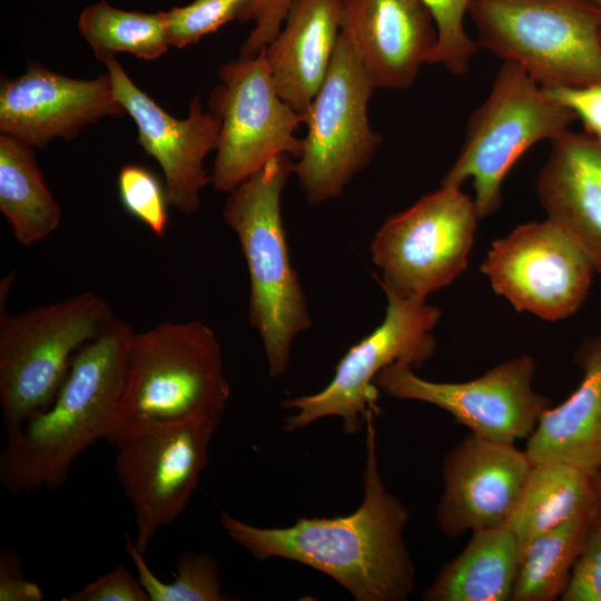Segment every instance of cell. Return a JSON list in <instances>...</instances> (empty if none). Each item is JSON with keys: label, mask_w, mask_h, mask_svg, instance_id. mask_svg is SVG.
<instances>
[{"label": "cell", "mask_w": 601, "mask_h": 601, "mask_svg": "<svg viewBox=\"0 0 601 601\" xmlns=\"http://www.w3.org/2000/svg\"><path fill=\"white\" fill-rule=\"evenodd\" d=\"M229 397L214 331L200 321L162 322L131 337L117 433L131 424L196 416L219 424Z\"/></svg>", "instance_id": "obj_4"}, {"label": "cell", "mask_w": 601, "mask_h": 601, "mask_svg": "<svg viewBox=\"0 0 601 601\" xmlns=\"http://www.w3.org/2000/svg\"><path fill=\"white\" fill-rule=\"evenodd\" d=\"M479 219L473 198L447 184L388 217L371 243L383 290L426 299L452 284L467 266Z\"/></svg>", "instance_id": "obj_9"}, {"label": "cell", "mask_w": 601, "mask_h": 601, "mask_svg": "<svg viewBox=\"0 0 601 601\" xmlns=\"http://www.w3.org/2000/svg\"><path fill=\"white\" fill-rule=\"evenodd\" d=\"M375 88L339 33L329 69L306 112L307 135L295 174L309 205L339 197L373 159L382 137L368 122Z\"/></svg>", "instance_id": "obj_11"}, {"label": "cell", "mask_w": 601, "mask_h": 601, "mask_svg": "<svg viewBox=\"0 0 601 601\" xmlns=\"http://www.w3.org/2000/svg\"><path fill=\"white\" fill-rule=\"evenodd\" d=\"M127 554L131 559L138 580L149 601H225L217 561L207 553L183 552L177 560L173 582L165 583L155 575L135 541L125 536Z\"/></svg>", "instance_id": "obj_27"}, {"label": "cell", "mask_w": 601, "mask_h": 601, "mask_svg": "<svg viewBox=\"0 0 601 601\" xmlns=\"http://www.w3.org/2000/svg\"><path fill=\"white\" fill-rule=\"evenodd\" d=\"M481 272L516 311L559 321L579 309L597 270L585 252L545 219L494 240Z\"/></svg>", "instance_id": "obj_14"}, {"label": "cell", "mask_w": 601, "mask_h": 601, "mask_svg": "<svg viewBox=\"0 0 601 601\" xmlns=\"http://www.w3.org/2000/svg\"><path fill=\"white\" fill-rule=\"evenodd\" d=\"M562 601H601V503L592 518Z\"/></svg>", "instance_id": "obj_31"}, {"label": "cell", "mask_w": 601, "mask_h": 601, "mask_svg": "<svg viewBox=\"0 0 601 601\" xmlns=\"http://www.w3.org/2000/svg\"><path fill=\"white\" fill-rule=\"evenodd\" d=\"M535 367L534 358L523 354L477 378L449 383L422 378L411 365L395 362L376 375L374 384L391 397L437 406L479 436L515 444L530 436L552 406L533 390Z\"/></svg>", "instance_id": "obj_13"}, {"label": "cell", "mask_w": 601, "mask_h": 601, "mask_svg": "<svg viewBox=\"0 0 601 601\" xmlns=\"http://www.w3.org/2000/svg\"><path fill=\"white\" fill-rule=\"evenodd\" d=\"M543 90L550 98L571 110L577 119L582 121L589 136L601 140V83Z\"/></svg>", "instance_id": "obj_34"}, {"label": "cell", "mask_w": 601, "mask_h": 601, "mask_svg": "<svg viewBox=\"0 0 601 601\" xmlns=\"http://www.w3.org/2000/svg\"><path fill=\"white\" fill-rule=\"evenodd\" d=\"M471 534L423 593L424 600L512 601L522 554L518 539L509 526Z\"/></svg>", "instance_id": "obj_22"}, {"label": "cell", "mask_w": 601, "mask_h": 601, "mask_svg": "<svg viewBox=\"0 0 601 601\" xmlns=\"http://www.w3.org/2000/svg\"><path fill=\"white\" fill-rule=\"evenodd\" d=\"M78 29L98 60L116 52L154 60L170 47L164 12L127 11L100 1L81 12Z\"/></svg>", "instance_id": "obj_26"}, {"label": "cell", "mask_w": 601, "mask_h": 601, "mask_svg": "<svg viewBox=\"0 0 601 601\" xmlns=\"http://www.w3.org/2000/svg\"><path fill=\"white\" fill-rule=\"evenodd\" d=\"M598 501L592 475L562 462L534 463L509 528L523 550L539 534Z\"/></svg>", "instance_id": "obj_24"}, {"label": "cell", "mask_w": 601, "mask_h": 601, "mask_svg": "<svg viewBox=\"0 0 601 601\" xmlns=\"http://www.w3.org/2000/svg\"><path fill=\"white\" fill-rule=\"evenodd\" d=\"M250 0H194L164 12L169 45L184 48L238 19Z\"/></svg>", "instance_id": "obj_30"}, {"label": "cell", "mask_w": 601, "mask_h": 601, "mask_svg": "<svg viewBox=\"0 0 601 601\" xmlns=\"http://www.w3.org/2000/svg\"><path fill=\"white\" fill-rule=\"evenodd\" d=\"M574 359L579 386L541 415L524 451L533 464L562 462L593 476L601 472V335L585 338Z\"/></svg>", "instance_id": "obj_21"}, {"label": "cell", "mask_w": 601, "mask_h": 601, "mask_svg": "<svg viewBox=\"0 0 601 601\" xmlns=\"http://www.w3.org/2000/svg\"><path fill=\"white\" fill-rule=\"evenodd\" d=\"M63 601H149L138 578L124 565L71 593Z\"/></svg>", "instance_id": "obj_33"}, {"label": "cell", "mask_w": 601, "mask_h": 601, "mask_svg": "<svg viewBox=\"0 0 601 601\" xmlns=\"http://www.w3.org/2000/svg\"><path fill=\"white\" fill-rule=\"evenodd\" d=\"M599 7H601V0H593Z\"/></svg>", "instance_id": "obj_37"}, {"label": "cell", "mask_w": 601, "mask_h": 601, "mask_svg": "<svg viewBox=\"0 0 601 601\" xmlns=\"http://www.w3.org/2000/svg\"><path fill=\"white\" fill-rule=\"evenodd\" d=\"M293 174V157L278 155L228 193L223 208L247 264L249 323L263 342L270 377L285 374L293 341L312 326L280 208L283 188Z\"/></svg>", "instance_id": "obj_3"}, {"label": "cell", "mask_w": 601, "mask_h": 601, "mask_svg": "<svg viewBox=\"0 0 601 601\" xmlns=\"http://www.w3.org/2000/svg\"><path fill=\"white\" fill-rule=\"evenodd\" d=\"M127 112L114 95L108 72L73 79L31 63L0 88V131L33 148L56 138L72 139L87 125Z\"/></svg>", "instance_id": "obj_17"}, {"label": "cell", "mask_w": 601, "mask_h": 601, "mask_svg": "<svg viewBox=\"0 0 601 601\" xmlns=\"http://www.w3.org/2000/svg\"><path fill=\"white\" fill-rule=\"evenodd\" d=\"M341 33L375 89L410 88L437 43L422 0H342Z\"/></svg>", "instance_id": "obj_18"}, {"label": "cell", "mask_w": 601, "mask_h": 601, "mask_svg": "<svg viewBox=\"0 0 601 601\" xmlns=\"http://www.w3.org/2000/svg\"><path fill=\"white\" fill-rule=\"evenodd\" d=\"M533 463L513 443L470 432L442 459L443 492L435 510L441 532L457 538L508 526Z\"/></svg>", "instance_id": "obj_15"}, {"label": "cell", "mask_w": 601, "mask_h": 601, "mask_svg": "<svg viewBox=\"0 0 601 601\" xmlns=\"http://www.w3.org/2000/svg\"><path fill=\"white\" fill-rule=\"evenodd\" d=\"M293 0H250L239 21H253L254 28L239 49L240 58L258 56L279 32Z\"/></svg>", "instance_id": "obj_32"}, {"label": "cell", "mask_w": 601, "mask_h": 601, "mask_svg": "<svg viewBox=\"0 0 601 601\" xmlns=\"http://www.w3.org/2000/svg\"><path fill=\"white\" fill-rule=\"evenodd\" d=\"M598 506L599 500L539 534L522 550L512 601L561 599Z\"/></svg>", "instance_id": "obj_25"}, {"label": "cell", "mask_w": 601, "mask_h": 601, "mask_svg": "<svg viewBox=\"0 0 601 601\" xmlns=\"http://www.w3.org/2000/svg\"><path fill=\"white\" fill-rule=\"evenodd\" d=\"M430 9L437 28V43L428 63L443 65L451 73L463 76L479 49L464 27L471 0H422Z\"/></svg>", "instance_id": "obj_28"}, {"label": "cell", "mask_w": 601, "mask_h": 601, "mask_svg": "<svg viewBox=\"0 0 601 601\" xmlns=\"http://www.w3.org/2000/svg\"><path fill=\"white\" fill-rule=\"evenodd\" d=\"M476 43L541 87L601 83V7L593 0H471Z\"/></svg>", "instance_id": "obj_5"}, {"label": "cell", "mask_w": 601, "mask_h": 601, "mask_svg": "<svg viewBox=\"0 0 601 601\" xmlns=\"http://www.w3.org/2000/svg\"><path fill=\"white\" fill-rule=\"evenodd\" d=\"M364 497L357 510L334 518H298L287 528H260L219 515L228 536L257 561L282 558L331 577L357 601H403L415 568L404 540L410 510L387 491L377 463L374 410L366 415Z\"/></svg>", "instance_id": "obj_1"}, {"label": "cell", "mask_w": 601, "mask_h": 601, "mask_svg": "<svg viewBox=\"0 0 601 601\" xmlns=\"http://www.w3.org/2000/svg\"><path fill=\"white\" fill-rule=\"evenodd\" d=\"M114 313L86 292L0 319V406L7 436L55 400L78 351L98 337Z\"/></svg>", "instance_id": "obj_6"}, {"label": "cell", "mask_w": 601, "mask_h": 601, "mask_svg": "<svg viewBox=\"0 0 601 601\" xmlns=\"http://www.w3.org/2000/svg\"><path fill=\"white\" fill-rule=\"evenodd\" d=\"M100 61L110 76L115 98L137 126L138 144L162 170L169 205L186 215L196 213L201 190L211 183L204 160L217 148L219 119L204 109L199 96L190 101L187 118H174L134 83L115 55Z\"/></svg>", "instance_id": "obj_16"}, {"label": "cell", "mask_w": 601, "mask_h": 601, "mask_svg": "<svg viewBox=\"0 0 601 601\" xmlns=\"http://www.w3.org/2000/svg\"><path fill=\"white\" fill-rule=\"evenodd\" d=\"M134 333L115 318L75 355L52 403L7 436L0 481L10 494L60 486L82 452L112 442Z\"/></svg>", "instance_id": "obj_2"}, {"label": "cell", "mask_w": 601, "mask_h": 601, "mask_svg": "<svg viewBox=\"0 0 601 601\" xmlns=\"http://www.w3.org/2000/svg\"><path fill=\"white\" fill-rule=\"evenodd\" d=\"M342 0H293L284 26L264 49L279 97L305 114L329 69L341 33Z\"/></svg>", "instance_id": "obj_20"}, {"label": "cell", "mask_w": 601, "mask_h": 601, "mask_svg": "<svg viewBox=\"0 0 601 601\" xmlns=\"http://www.w3.org/2000/svg\"><path fill=\"white\" fill-rule=\"evenodd\" d=\"M0 210L23 246L53 233L61 209L47 187L33 147L9 135L0 137Z\"/></svg>", "instance_id": "obj_23"}, {"label": "cell", "mask_w": 601, "mask_h": 601, "mask_svg": "<svg viewBox=\"0 0 601 601\" xmlns=\"http://www.w3.org/2000/svg\"><path fill=\"white\" fill-rule=\"evenodd\" d=\"M384 292L387 305L383 322L349 347L331 382L317 393L280 402L283 408L295 411L285 418V432L293 433L323 417L337 416L345 434H356L367 413L374 410L376 375L395 362L420 367L433 355V332L441 309L427 304L426 299Z\"/></svg>", "instance_id": "obj_10"}, {"label": "cell", "mask_w": 601, "mask_h": 601, "mask_svg": "<svg viewBox=\"0 0 601 601\" xmlns=\"http://www.w3.org/2000/svg\"><path fill=\"white\" fill-rule=\"evenodd\" d=\"M551 141L535 189L550 221L601 274V140L569 130Z\"/></svg>", "instance_id": "obj_19"}, {"label": "cell", "mask_w": 601, "mask_h": 601, "mask_svg": "<svg viewBox=\"0 0 601 601\" xmlns=\"http://www.w3.org/2000/svg\"><path fill=\"white\" fill-rule=\"evenodd\" d=\"M577 116L550 98L520 66L503 61L490 95L471 116L464 142L442 184L471 178L480 218L501 205L502 183L535 142L562 135Z\"/></svg>", "instance_id": "obj_7"}, {"label": "cell", "mask_w": 601, "mask_h": 601, "mask_svg": "<svg viewBox=\"0 0 601 601\" xmlns=\"http://www.w3.org/2000/svg\"><path fill=\"white\" fill-rule=\"evenodd\" d=\"M218 423L208 417L137 423L110 443L116 473L132 505L136 548L145 554L159 529L185 510L208 463Z\"/></svg>", "instance_id": "obj_8"}, {"label": "cell", "mask_w": 601, "mask_h": 601, "mask_svg": "<svg viewBox=\"0 0 601 601\" xmlns=\"http://www.w3.org/2000/svg\"><path fill=\"white\" fill-rule=\"evenodd\" d=\"M118 191L124 208L162 238L168 226L169 201L157 176L144 166L126 165L118 175Z\"/></svg>", "instance_id": "obj_29"}, {"label": "cell", "mask_w": 601, "mask_h": 601, "mask_svg": "<svg viewBox=\"0 0 601 601\" xmlns=\"http://www.w3.org/2000/svg\"><path fill=\"white\" fill-rule=\"evenodd\" d=\"M41 588L22 572L19 556L11 550L0 552V601H42Z\"/></svg>", "instance_id": "obj_35"}, {"label": "cell", "mask_w": 601, "mask_h": 601, "mask_svg": "<svg viewBox=\"0 0 601 601\" xmlns=\"http://www.w3.org/2000/svg\"><path fill=\"white\" fill-rule=\"evenodd\" d=\"M592 483L597 499L601 503V472L592 476Z\"/></svg>", "instance_id": "obj_36"}, {"label": "cell", "mask_w": 601, "mask_h": 601, "mask_svg": "<svg viewBox=\"0 0 601 601\" xmlns=\"http://www.w3.org/2000/svg\"><path fill=\"white\" fill-rule=\"evenodd\" d=\"M208 108L220 131L211 173L214 188L230 193L278 155L299 158L303 140L295 130L304 115L277 93L265 50L223 65Z\"/></svg>", "instance_id": "obj_12"}]
</instances>
